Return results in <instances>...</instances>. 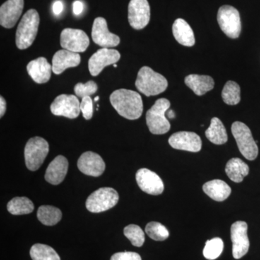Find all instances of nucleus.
I'll use <instances>...</instances> for the list:
<instances>
[{"label": "nucleus", "instance_id": "nucleus-3", "mask_svg": "<svg viewBox=\"0 0 260 260\" xmlns=\"http://www.w3.org/2000/svg\"><path fill=\"white\" fill-rule=\"evenodd\" d=\"M40 18L37 10H29L23 15L16 31V46L19 49H25L32 45L37 37Z\"/></svg>", "mask_w": 260, "mask_h": 260}, {"label": "nucleus", "instance_id": "nucleus-15", "mask_svg": "<svg viewBox=\"0 0 260 260\" xmlns=\"http://www.w3.org/2000/svg\"><path fill=\"white\" fill-rule=\"evenodd\" d=\"M169 144L173 148L185 151H200L202 148V140L199 135L191 132H178L170 137Z\"/></svg>", "mask_w": 260, "mask_h": 260}, {"label": "nucleus", "instance_id": "nucleus-1", "mask_svg": "<svg viewBox=\"0 0 260 260\" xmlns=\"http://www.w3.org/2000/svg\"><path fill=\"white\" fill-rule=\"evenodd\" d=\"M112 107L119 115L135 120L139 119L143 112L141 95L133 90L119 89L113 92L110 96Z\"/></svg>", "mask_w": 260, "mask_h": 260}, {"label": "nucleus", "instance_id": "nucleus-31", "mask_svg": "<svg viewBox=\"0 0 260 260\" xmlns=\"http://www.w3.org/2000/svg\"><path fill=\"white\" fill-rule=\"evenodd\" d=\"M223 240L220 238H214L207 241L203 249V255L209 260L217 259L223 252Z\"/></svg>", "mask_w": 260, "mask_h": 260}, {"label": "nucleus", "instance_id": "nucleus-2", "mask_svg": "<svg viewBox=\"0 0 260 260\" xmlns=\"http://www.w3.org/2000/svg\"><path fill=\"white\" fill-rule=\"evenodd\" d=\"M136 88L146 96L157 95L165 91L168 87L167 80L149 67H143L138 72Z\"/></svg>", "mask_w": 260, "mask_h": 260}, {"label": "nucleus", "instance_id": "nucleus-18", "mask_svg": "<svg viewBox=\"0 0 260 260\" xmlns=\"http://www.w3.org/2000/svg\"><path fill=\"white\" fill-rule=\"evenodd\" d=\"M24 8V0H8L0 8V24L12 28L20 18Z\"/></svg>", "mask_w": 260, "mask_h": 260}, {"label": "nucleus", "instance_id": "nucleus-34", "mask_svg": "<svg viewBox=\"0 0 260 260\" xmlns=\"http://www.w3.org/2000/svg\"><path fill=\"white\" fill-rule=\"evenodd\" d=\"M97 84L94 81H88V83H78L74 88L75 93L77 96L82 98L90 97L97 91Z\"/></svg>", "mask_w": 260, "mask_h": 260}, {"label": "nucleus", "instance_id": "nucleus-8", "mask_svg": "<svg viewBox=\"0 0 260 260\" xmlns=\"http://www.w3.org/2000/svg\"><path fill=\"white\" fill-rule=\"evenodd\" d=\"M219 25L224 34L231 39H237L242 31L239 11L230 5L220 7L217 15Z\"/></svg>", "mask_w": 260, "mask_h": 260}, {"label": "nucleus", "instance_id": "nucleus-22", "mask_svg": "<svg viewBox=\"0 0 260 260\" xmlns=\"http://www.w3.org/2000/svg\"><path fill=\"white\" fill-rule=\"evenodd\" d=\"M172 30L176 40L181 45L185 47H192L194 45V32L185 20L181 18L177 19L173 24Z\"/></svg>", "mask_w": 260, "mask_h": 260}, {"label": "nucleus", "instance_id": "nucleus-40", "mask_svg": "<svg viewBox=\"0 0 260 260\" xmlns=\"http://www.w3.org/2000/svg\"><path fill=\"white\" fill-rule=\"evenodd\" d=\"M166 116H167L169 119H174V118H175V113L174 112V111L169 110V109L167 113H166Z\"/></svg>", "mask_w": 260, "mask_h": 260}, {"label": "nucleus", "instance_id": "nucleus-17", "mask_svg": "<svg viewBox=\"0 0 260 260\" xmlns=\"http://www.w3.org/2000/svg\"><path fill=\"white\" fill-rule=\"evenodd\" d=\"M79 170L85 175L100 177L105 171V162L99 154L88 151L82 154L78 159Z\"/></svg>", "mask_w": 260, "mask_h": 260}, {"label": "nucleus", "instance_id": "nucleus-20", "mask_svg": "<svg viewBox=\"0 0 260 260\" xmlns=\"http://www.w3.org/2000/svg\"><path fill=\"white\" fill-rule=\"evenodd\" d=\"M68 161L63 155H58L48 167L45 179L53 185H58L64 180L68 171Z\"/></svg>", "mask_w": 260, "mask_h": 260}, {"label": "nucleus", "instance_id": "nucleus-9", "mask_svg": "<svg viewBox=\"0 0 260 260\" xmlns=\"http://www.w3.org/2000/svg\"><path fill=\"white\" fill-rule=\"evenodd\" d=\"M90 40L87 34L80 29L65 28L61 32L60 44L66 50L84 52L88 49Z\"/></svg>", "mask_w": 260, "mask_h": 260}, {"label": "nucleus", "instance_id": "nucleus-23", "mask_svg": "<svg viewBox=\"0 0 260 260\" xmlns=\"http://www.w3.org/2000/svg\"><path fill=\"white\" fill-rule=\"evenodd\" d=\"M185 84L196 95H203L213 90L214 80L208 75H189L185 78Z\"/></svg>", "mask_w": 260, "mask_h": 260}, {"label": "nucleus", "instance_id": "nucleus-35", "mask_svg": "<svg viewBox=\"0 0 260 260\" xmlns=\"http://www.w3.org/2000/svg\"><path fill=\"white\" fill-rule=\"evenodd\" d=\"M80 110L83 113V117L86 120L91 119L93 114V106L91 98L84 97L80 103Z\"/></svg>", "mask_w": 260, "mask_h": 260}, {"label": "nucleus", "instance_id": "nucleus-5", "mask_svg": "<svg viewBox=\"0 0 260 260\" xmlns=\"http://www.w3.org/2000/svg\"><path fill=\"white\" fill-rule=\"evenodd\" d=\"M232 132L243 156L247 160H255L259 153V149L250 129L244 123L235 121L232 124Z\"/></svg>", "mask_w": 260, "mask_h": 260}, {"label": "nucleus", "instance_id": "nucleus-38", "mask_svg": "<svg viewBox=\"0 0 260 260\" xmlns=\"http://www.w3.org/2000/svg\"><path fill=\"white\" fill-rule=\"evenodd\" d=\"M63 8H64V6L61 1L57 0V1L54 2V5H53V12H54V15H60L62 13Z\"/></svg>", "mask_w": 260, "mask_h": 260}, {"label": "nucleus", "instance_id": "nucleus-28", "mask_svg": "<svg viewBox=\"0 0 260 260\" xmlns=\"http://www.w3.org/2000/svg\"><path fill=\"white\" fill-rule=\"evenodd\" d=\"M34 205L31 200L25 197H18L10 200L8 204V210L15 215H26L32 213Z\"/></svg>", "mask_w": 260, "mask_h": 260}, {"label": "nucleus", "instance_id": "nucleus-10", "mask_svg": "<svg viewBox=\"0 0 260 260\" xmlns=\"http://www.w3.org/2000/svg\"><path fill=\"white\" fill-rule=\"evenodd\" d=\"M51 112L54 115L62 116L69 119H75L80 115V103L73 95L61 94L54 99L51 105Z\"/></svg>", "mask_w": 260, "mask_h": 260}, {"label": "nucleus", "instance_id": "nucleus-12", "mask_svg": "<svg viewBox=\"0 0 260 260\" xmlns=\"http://www.w3.org/2000/svg\"><path fill=\"white\" fill-rule=\"evenodd\" d=\"M247 223L237 221L231 228V239L233 243V256L241 259L247 254L249 249V240L247 235Z\"/></svg>", "mask_w": 260, "mask_h": 260}, {"label": "nucleus", "instance_id": "nucleus-27", "mask_svg": "<svg viewBox=\"0 0 260 260\" xmlns=\"http://www.w3.org/2000/svg\"><path fill=\"white\" fill-rule=\"evenodd\" d=\"M61 212L59 208L50 205H43L39 208L37 212L38 219L41 223L45 225H56L61 219Z\"/></svg>", "mask_w": 260, "mask_h": 260}, {"label": "nucleus", "instance_id": "nucleus-11", "mask_svg": "<svg viewBox=\"0 0 260 260\" xmlns=\"http://www.w3.org/2000/svg\"><path fill=\"white\" fill-rule=\"evenodd\" d=\"M150 8L148 0H131L128 6L129 25L136 30L146 27L150 21Z\"/></svg>", "mask_w": 260, "mask_h": 260}, {"label": "nucleus", "instance_id": "nucleus-21", "mask_svg": "<svg viewBox=\"0 0 260 260\" xmlns=\"http://www.w3.org/2000/svg\"><path fill=\"white\" fill-rule=\"evenodd\" d=\"M52 66L44 57H39L28 63L27 71L30 78L37 83H47L51 78Z\"/></svg>", "mask_w": 260, "mask_h": 260}, {"label": "nucleus", "instance_id": "nucleus-7", "mask_svg": "<svg viewBox=\"0 0 260 260\" xmlns=\"http://www.w3.org/2000/svg\"><path fill=\"white\" fill-rule=\"evenodd\" d=\"M49 151L47 140L40 137L30 138L25 145V165L29 170L34 172L42 165Z\"/></svg>", "mask_w": 260, "mask_h": 260}, {"label": "nucleus", "instance_id": "nucleus-29", "mask_svg": "<svg viewBox=\"0 0 260 260\" xmlns=\"http://www.w3.org/2000/svg\"><path fill=\"white\" fill-rule=\"evenodd\" d=\"M30 255L32 260H61L56 251L46 244H34L30 249Z\"/></svg>", "mask_w": 260, "mask_h": 260}, {"label": "nucleus", "instance_id": "nucleus-16", "mask_svg": "<svg viewBox=\"0 0 260 260\" xmlns=\"http://www.w3.org/2000/svg\"><path fill=\"white\" fill-rule=\"evenodd\" d=\"M136 181L140 189L149 194L159 195L164 190V182L158 174L148 169H141L136 174Z\"/></svg>", "mask_w": 260, "mask_h": 260}, {"label": "nucleus", "instance_id": "nucleus-41", "mask_svg": "<svg viewBox=\"0 0 260 260\" xmlns=\"http://www.w3.org/2000/svg\"><path fill=\"white\" fill-rule=\"evenodd\" d=\"M99 96H96L95 98V102H98V101H99Z\"/></svg>", "mask_w": 260, "mask_h": 260}, {"label": "nucleus", "instance_id": "nucleus-42", "mask_svg": "<svg viewBox=\"0 0 260 260\" xmlns=\"http://www.w3.org/2000/svg\"><path fill=\"white\" fill-rule=\"evenodd\" d=\"M114 68H116V67H117V65H116V64H114Z\"/></svg>", "mask_w": 260, "mask_h": 260}, {"label": "nucleus", "instance_id": "nucleus-13", "mask_svg": "<svg viewBox=\"0 0 260 260\" xmlns=\"http://www.w3.org/2000/svg\"><path fill=\"white\" fill-rule=\"evenodd\" d=\"M119 51L115 49L102 48L92 55L88 61V69L92 76H98L106 67L115 63L120 59Z\"/></svg>", "mask_w": 260, "mask_h": 260}, {"label": "nucleus", "instance_id": "nucleus-24", "mask_svg": "<svg viewBox=\"0 0 260 260\" xmlns=\"http://www.w3.org/2000/svg\"><path fill=\"white\" fill-rule=\"evenodd\" d=\"M203 191L207 195L217 202H223L230 196L232 189L225 181L215 179L205 183Z\"/></svg>", "mask_w": 260, "mask_h": 260}, {"label": "nucleus", "instance_id": "nucleus-14", "mask_svg": "<svg viewBox=\"0 0 260 260\" xmlns=\"http://www.w3.org/2000/svg\"><path fill=\"white\" fill-rule=\"evenodd\" d=\"M92 39L94 43L103 48L115 47L120 43V38L109 31L107 20L102 17L94 20Z\"/></svg>", "mask_w": 260, "mask_h": 260}, {"label": "nucleus", "instance_id": "nucleus-37", "mask_svg": "<svg viewBox=\"0 0 260 260\" xmlns=\"http://www.w3.org/2000/svg\"><path fill=\"white\" fill-rule=\"evenodd\" d=\"M83 10V4L80 1H75L73 3V13L75 15H79L81 14Z\"/></svg>", "mask_w": 260, "mask_h": 260}, {"label": "nucleus", "instance_id": "nucleus-30", "mask_svg": "<svg viewBox=\"0 0 260 260\" xmlns=\"http://www.w3.org/2000/svg\"><path fill=\"white\" fill-rule=\"evenodd\" d=\"M240 87L236 82L228 81L222 91V99L228 105H237L241 101Z\"/></svg>", "mask_w": 260, "mask_h": 260}, {"label": "nucleus", "instance_id": "nucleus-36", "mask_svg": "<svg viewBox=\"0 0 260 260\" xmlns=\"http://www.w3.org/2000/svg\"><path fill=\"white\" fill-rule=\"evenodd\" d=\"M111 260H142L141 256L136 252L124 251L113 254Z\"/></svg>", "mask_w": 260, "mask_h": 260}, {"label": "nucleus", "instance_id": "nucleus-39", "mask_svg": "<svg viewBox=\"0 0 260 260\" xmlns=\"http://www.w3.org/2000/svg\"><path fill=\"white\" fill-rule=\"evenodd\" d=\"M7 104L4 98L0 97V117H3L6 112Z\"/></svg>", "mask_w": 260, "mask_h": 260}, {"label": "nucleus", "instance_id": "nucleus-32", "mask_svg": "<svg viewBox=\"0 0 260 260\" xmlns=\"http://www.w3.org/2000/svg\"><path fill=\"white\" fill-rule=\"evenodd\" d=\"M145 232L150 239L155 241L166 240L169 237V232L167 228L158 222H150L145 227Z\"/></svg>", "mask_w": 260, "mask_h": 260}, {"label": "nucleus", "instance_id": "nucleus-25", "mask_svg": "<svg viewBox=\"0 0 260 260\" xmlns=\"http://www.w3.org/2000/svg\"><path fill=\"white\" fill-rule=\"evenodd\" d=\"M225 171L231 180L240 183L249 174V168L242 159L234 158L228 161Z\"/></svg>", "mask_w": 260, "mask_h": 260}, {"label": "nucleus", "instance_id": "nucleus-4", "mask_svg": "<svg viewBox=\"0 0 260 260\" xmlns=\"http://www.w3.org/2000/svg\"><path fill=\"white\" fill-rule=\"evenodd\" d=\"M170 106L171 103L168 99H158L147 112V125L152 134L164 135L170 129V123L166 116Z\"/></svg>", "mask_w": 260, "mask_h": 260}, {"label": "nucleus", "instance_id": "nucleus-33", "mask_svg": "<svg viewBox=\"0 0 260 260\" xmlns=\"http://www.w3.org/2000/svg\"><path fill=\"white\" fill-rule=\"evenodd\" d=\"M124 236L131 242L133 246L140 247L145 242V234L141 228L131 224L124 228Z\"/></svg>", "mask_w": 260, "mask_h": 260}, {"label": "nucleus", "instance_id": "nucleus-19", "mask_svg": "<svg viewBox=\"0 0 260 260\" xmlns=\"http://www.w3.org/2000/svg\"><path fill=\"white\" fill-rule=\"evenodd\" d=\"M81 58L78 53L63 49L55 53L52 59V71L56 75L61 74L65 70L75 68L80 64Z\"/></svg>", "mask_w": 260, "mask_h": 260}, {"label": "nucleus", "instance_id": "nucleus-6", "mask_svg": "<svg viewBox=\"0 0 260 260\" xmlns=\"http://www.w3.org/2000/svg\"><path fill=\"white\" fill-rule=\"evenodd\" d=\"M119 199V194L113 188H100L88 197L85 206L91 213H102L114 208Z\"/></svg>", "mask_w": 260, "mask_h": 260}, {"label": "nucleus", "instance_id": "nucleus-26", "mask_svg": "<svg viewBox=\"0 0 260 260\" xmlns=\"http://www.w3.org/2000/svg\"><path fill=\"white\" fill-rule=\"evenodd\" d=\"M205 136L215 145L225 144L228 140L226 129L222 121L217 117L211 119L210 125L205 132Z\"/></svg>", "mask_w": 260, "mask_h": 260}]
</instances>
